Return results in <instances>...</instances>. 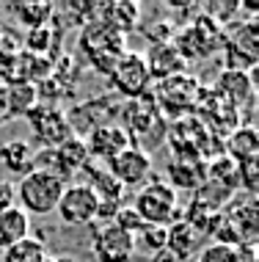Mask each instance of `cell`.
<instances>
[{
    "instance_id": "22",
    "label": "cell",
    "mask_w": 259,
    "mask_h": 262,
    "mask_svg": "<svg viewBox=\"0 0 259 262\" xmlns=\"http://www.w3.org/2000/svg\"><path fill=\"white\" fill-rule=\"evenodd\" d=\"M226 199H232V190H226L218 182H204L201 188L193 190V202L191 207L196 210H204V212H221V207L226 204Z\"/></svg>"
},
{
    "instance_id": "21",
    "label": "cell",
    "mask_w": 259,
    "mask_h": 262,
    "mask_svg": "<svg viewBox=\"0 0 259 262\" xmlns=\"http://www.w3.org/2000/svg\"><path fill=\"white\" fill-rule=\"evenodd\" d=\"M3 91H6V111H9V119L11 116H28V113L39 105L36 86H31V83H9V86H3Z\"/></svg>"
},
{
    "instance_id": "25",
    "label": "cell",
    "mask_w": 259,
    "mask_h": 262,
    "mask_svg": "<svg viewBox=\"0 0 259 262\" xmlns=\"http://www.w3.org/2000/svg\"><path fill=\"white\" fill-rule=\"evenodd\" d=\"M44 259H47V254L41 249V243H36L31 237L19 240L17 246L3 251V262H44Z\"/></svg>"
},
{
    "instance_id": "32",
    "label": "cell",
    "mask_w": 259,
    "mask_h": 262,
    "mask_svg": "<svg viewBox=\"0 0 259 262\" xmlns=\"http://www.w3.org/2000/svg\"><path fill=\"white\" fill-rule=\"evenodd\" d=\"M44 262H78V259H75V257H66V254H64V257H47Z\"/></svg>"
},
{
    "instance_id": "20",
    "label": "cell",
    "mask_w": 259,
    "mask_h": 262,
    "mask_svg": "<svg viewBox=\"0 0 259 262\" xmlns=\"http://www.w3.org/2000/svg\"><path fill=\"white\" fill-rule=\"evenodd\" d=\"M166 229H169V237H166V249H169L179 262L191 259L193 251H196V240H199V232H196L187 221H182V218H179V221H174V224H169Z\"/></svg>"
},
{
    "instance_id": "33",
    "label": "cell",
    "mask_w": 259,
    "mask_h": 262,
    "mask_svg": "<svg viewBox=\"0 0 259 262\" xmlns=\"http://www.w3.org/2000/svg\"><path fill=\"white\" fill-rule=\"evenodd\" d=\"M0 36H3V28H0Z\"/></svg>"
},
{
    "instance_id": "11",
    "label": "cell",
    "mask_w": 259,
    "mask_h": 262,
    "mask_svg": "<svg viewBox=\"0 0 259 262\" xmlns=\"http://www.w3.org/2000/svg\"><path fill=\"white\" fill-rule=\"evenodd\" d=\"M191 41V50H187V63L193 58H201V55H209L215 50V47L226 45V39H223V31L218 23H213V19L207 17V14H201L196 23H191L185 28V31L177 36V45H187Z\"/></svg>"
},
{
    "instance_id": "14",
    "label": "cell",
    "mask_w": 259,
    "mask_h": 262,
    "mask_svg": "<svg viewBox=\"0 0 259 262\" xmlns=\"http://www.w3.org/2000/svg\"><path fill=\"white\" fill-rule=\"evenodd\" d=\"M83 144H86L88 155L110 163L116 155H122L130 146V138H127V133H124L119 124H102V127H97L94 133H88V138L83 141Z\"/></svg>"
},
{
    "instance_id": "16",
    "label": "cell",
    "mask_w": 259,
    "mask_h": 262,
    "mask_svg": "<svg viewBox=\"0 0 259 262\" xmlns=\"http://www.w3.org/2000/svg\"><path fill=\"white\" fill-rule=\"evenodd\" d=\"M33 163H36V149L28 141L14 138L0 146V168L9 177H19L22 180L25 174L33 171Z\"/></svg>"
},
{
    "instance_id": "31",
    "label": "cell",
    "mask_w": 259,
    "mask_h": 262,
    "mask_svg": "<svg viewBox=\"0 0 259 262\" xmlns=\"http://www.w3.org/2000/svg\"><path fill=\"white\" fill-rule=\"evenodd\" d=\"M9 119V111H6V91H3V86H0V124Z\"/></svg>"
},
{
    "instance_id": "7",
    "label": "cell",
    "mask_w": 259,
    "mask_h": 262,
    "mask_svg": "<svg viewBox=\"0 0 259 262\" xmlns=\"http://www.w3.org/2000/svg\"><path fill=\"white\" fill-rule=\"evenodd\" d=\"M97 210H100V199L94 196L86 182H75V185H66L64 193L58 199V207L55 212L61 215V221L69 226H86L97 221Z\"/></svg>"
},
{
    "instance_id": "10",
    "label": "cell",
    "mask_w": 259,
    "mask_h": 262,
    "mask_svg": "<svg viewBox=\"0 0 259 262\" xmlns=\"http://www.w3.org/2000/svg\"><path fill=\"white\" fill-rule=\"evenodd\" d=\"M91 254L97 262H130L135 254V240L113 224H102L91 240Z\"/></svg>"
},
{
    "instance_id": "19",
    "label": "cell",
    "mask_w": 259,
    "mask_h": 262,
    "mask_svg": "<svg viewBox=\"0 0 259 262\" xmlns=\"http://www.w3.org/2000/svg\"><path fill=\"white\" fill-rule=\"evenodd\" d=\"M259 149V141H256V130L254 127H237L234 133H229L226 141H223V155L234 163H246L254 160Z\"/></svg>"
},
{
    "instance_id": "30",
    "label": "cell",
    "mask_w": 259,
    "mask_h": 262,
    "mask_svg": "<svg viewBox=\"0 0 259 262\" xmlns=\"http://www.w3.org/2000/svg\"><path fill=\"white\" fill-rule=\"evenodd\" d=\"M17 188H14V182L9 180H0V212L3 210H11V207H17Z\"/></svg>"
},
{
    "instance_id": "1",
    "label": "cell",
    "mask_w": 259,
    "mask_h": 262,
    "mask_svg": "<svg viewBox=\"0 0 259 262\" xmlns=\"http://www.w3.org/2000/svg\"><path fill=\"white\" fill-rule=\"evenodd\" d=\"M122 130L127 133L130 146H135V149L149 155L169 136V119L155 108L152 97L146 94V97H138V100H127Z\"/></svg>"
},
{
    "instance_id": "26",
    "label": "cell",
    "mask_w": 259,
    "mask_h": 262,
    "mask_svg": "<svg viewBox=\"0 0 259 262\" xmlns=\"http://www.w3.org/2000/svg\"><path fill=\"white\" fill-rule=\"evenodd\" d=\"M166 237H169V229L157 224H146L141 232L135 235V249H144L149 254H160L166 249Z\"/></svg>"
},
{
    "instance_id": "18",
    "label": "cell",
    "mask_w": 259,
    "mask_h": 262,
    "mask_svg": "<svg viewBox=\"0 0 259 262\" xmlns=\"http://www.w3.org/2000/svg\"><path fill=\"white\" fill-rule=\"evenodd\" d=\"M28 232H31V218H28L25 210L11 207V210L0 212V251H6L11 246H17L19 240H25Z\"/></svg>"
},
{
    "instance_id": "24",
    "label": "cell",
    "mask_w": 259,
    "mask_h": 262,
    "mask_svg": "<svg viewBox=\"0 0 259 262\" xmlns=\"http://www.w3.org/2000/svg\"><path fill=\"white\" fill-rule=\"evenodd\" d=\"M14 14H17V19L28 31H36V28H44L53 19L55 6L53 3H17L14 6Z\"/></svg>"
},
{
    "instance_id": "13",
    "label": "cell",
    "mask_w": 259,
    "mask_h": 262,
    "mask_svg": "<svg viewBox=\"0 0 259 262\" xmlns=\"http://www.w3.org/2000/svg\"><path fill=\"white\" fill-rule=\"evenodd\" d=\"M144 61H146V69H149L152 83L166 80V77H171V75L187 72V61L182 58V53L174 47L171 39L169 41H155V45L146 50Z\"/></svg>"
},
{
    "instance_id": "12",
    "label": "cell",
    "mask_w": 259,
    "mask_h": 262,
    "mask_svg": "<svg viewBox=\"0 0 259 262\" xmlns=\"http://www.w3.org/2000/svg\"><path fill=\"white\" fill-rule=\"evenodd\" d=\"M226 226L232 229V235L237 240V246H246V243H256V199L254 196H240L237 202L229 204L226 212H221Z\"/></svg>"
},
{
    "instance_id": "28",
    "label": "cell",
    "mask_w": 259,
    "mask_h": 262,
    "mask_svg": "<svg viewBox=\"0 0 259 262\" xmlns=\"http://www.w3.org/2000/svg\"><path fill=\"white\" fill-rule=\"evenodd\" d=\"M110 224L119 226L122 232H127V235H132V240H135V235H138V232H141L144 226H146V221H144V218L135 212V207H124V204L119 207V212L113 215V221H110Z\"/></svg>"
},
{
    "instance_id": "8",
    "label": "cell",
    "mask_w": 259,
    "mask_h": 262,
    "mask_svg": "<svg viewBox=\"0 0 259 262\" xmlns=\"http://www.w3.org/2000/svg\"><path fill=\"white\" fill-rule=\"evenodd\" d=\"M25 119L31 122L33 136H36V141L41 144V149H58V146H64L69 138H75L72 130H69V124H66V116L58 108L36 105Z\"/></svg>"
},
{
    "instance_id": "23",
    "label": "cell",
    "mask_w": 259,
    "mask_h": 262,
    "mask_svg": "<svg viewBox=\"0 0 259 262\" xmlns=\"http://www.w3.org/2000/svg\"><path fill=\"white\" fill-rule=\"evenodd\" d=\"M207 180L209 182H218L226 190H234L240 188V168H237L234 160H229L226 155H215L213 163H207Z\"/></svg>"
},
{
    "instance_id": "3",
    "label": "cell",
    "mask_w": 259,
    "mask_h": 262,
    "mask_svg": "<svg viewBox=\"0 0 259 262\" xmlns=\"http://www.w3.org/2000/svg\"><path fill=\"white\" fill-rule=\"evenodd\" d=\"M132 207L146 224L169 226L179 221V193L160 177H149V182L138 188Z\"/></svg>"
},
{
    "instance_id": "2",
    "label": "cell",
    "mask_w": 259,
    "mask_h": 262,
    "mask_svg": "<svg viewBox=\"0 0 259 262\" xmlns=\"http://www.w3.org/2000/svg\"><path fill=\"white\" fill-rule=\"evenodd\" d=\"M201 89L204 86L199 83V77H193L191 72H182V75H171V77H166V80L152 83L149 97H152V102H155V108L163 113V116H171V122H174V119L196 113Z\"/></svg>"
},
{
    "instance_id": "4",
    "label": "cell",
    "mask_w": 259,
    "mask_h": 262,
    "mask_svg": "<svg viewBox=\"0 0 259 262\" xmlns=\"http://www.w3.org/2000/svg\"><path fill=\"white\" fill-rule=\"evenodd\" d=\"M80 50L94 69L110 75L113 63L122 58V53H127V47H124V36L119 31H113L110 25L88 23L80 33Z\"/></svg>"
},
{
    "instance_id": "29",
    "label": "cell",
    "mask_w": 259,
    "mask_h": 262,
    "mask_svg": "<svg viewBox=\"0 0 259 262\" xmlns=\"http://www.w3.org/2000/svg\"><path fill=\"white\" fill-rule=\"evenodd\" d=\"M53 31L50 25L44 28H36V31H28L25 36V53H33V55H44L47 50H50V41H53Z\"/></svg>"
},
{
    "instance_id": "27",
    "label": "cell",
    "mask_w": 259,
    "mask_h": 262,
    "mask_svg": "<svg viewBox=\"0 0 259 262\" xmlns=\"http://www.w3.org/2000/svg\"><path fill=\"white\" fill-rule=\"evenodd\" d=\"M196 262H240L237 246H226V243H209L199 251Z\"/></svg>"
},
{
    "instance_id": "15",
    "label": "cell",
    "mask_w": 259,
    "mask_h": 262,
    "mask_svg": "<svg viewBox=\"0 0 259 262\" xmlns=\"http://www.w3.org/2000/svg\"><path fill=\"white\" fill-rule=\"evenodd\" d=\"M166 174H169V185L177 190H187L193 193L196 188H201L207 182V163L204 160H196V158H174L169 166H166Z\"/></svg>"
},
{
    "instance_id": "6",
    "label": "cell",
    "mask_w": 259,
    "mask_h": 262,
    "mask_svg": "<svg viewBox=\"0 0 259 262\" xmlns=\"http://www.w3.org/2000/svg\"><path fill=\"white\" fill-rule=\"evenodd\" d=\"M108 77L113 83V89L122 97H127V100L146 97L152 89V77H149V69H146L144 53H130V50L122 53V58L113 63Z\"/></svg>"
},
{
    "instance_id": "5",
    "label": "cell",
    "mask_w": 259,
    "mask_h": 262,
    "mask_svg": "<svg viewBox=\"0 0 259 262\" xmlns=\"http://www.w3.org/2000/svg\"><path fill=\"white\" fill-rule=\"evenodd\" d=\"M14 188H17V202L22 204L19 210L33 212V215H50V212H55V207H58V199H61V193H64L66 182L55 180L53 174H44V171H36V168H33V171L25 174Z\"/></svg>"
},
{
    "instance_id": "17",
    "label": "cell",
    "mask_w": 259,
    "mask_h": 262,
    "mask_svg": "<svg viewBox=\"0 0 259 262\" xmlns=\"http://www.w3.org/2000/svg\"><path fill=\"white\" fill-rule=\"evenodd\" d=\"M218 91L240 111L248 100H254V75L237 72V69H223V75L218 77Z\"/></svg>"
},
{
    "instance_id": "9",
    "label": "cell",
    "mask_w": 259,
    "mask_h": 262,
    "mask_svg": "<svg viewBox=\"0 0 259 262\" xmlns=\"http://www.w3.org/2000/svg\"><path fill=\"white\" fill-rule=\"evenodd\" d=\"M108 171L124 190L141 188L152 177V155L135 149V146H127L122 155H116V158L108 163Z\"/></svg>"
}]
</instances>
